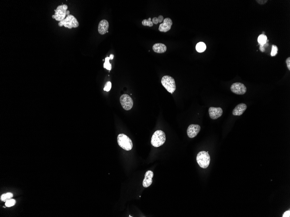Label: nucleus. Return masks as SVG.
<instances>
[{
  "label": "nucleus",
  "instance_id": "obj_1",
  "mask_svg": "<svg viewBox=\"0 0 290 217\" xmlns=\"http://www.w3.org/2000/svg\"><path fill=\"white\" fill-rule=\"evenodd\" d=\"M166 140V134L163 131L158 130L155 132L151 138V144L156 147L161 146Z\"/></svg>",
  "mask_w": 290,
  "mask_h": 217
},
{
  "label": "nucleus",
  "instance_id": "obj_2",
  "mask_svg": "<svg viewBox=\"0 0 290 217\" xmlns=\"http://www.w3.org/2000/svg\"><path fill=\"white\" fill-rule=\"evenodd\" d=\"M197 160L201 168L203 169L208 168L210 163V157L209 152L205 151L199 152L197 155Z\"/></svg>",
  "mask_w": 290,
  "mask_h": 217
},
{
  "label": "nucleus",
  "instance_id": "obj_3",
  "mask_svg": "<svg viewBox=\"0 0 290 217\" xmlns=\"http://www.w3.org/2000/svg\"><path fill=\"white\" fill-rule=\"evenodd\" d=\"M117 142L119 146L125 151H130L133 147L131 140L124 134H119L117 137Z\"/></svg>",
  "mask_w": 290,
  "mask_h": 217
},
{
  "label": "nucleus",
  "instance_id": "obj_4",
  "mask_svg": "<svg viewBox=\"0 0 290 217\" xmlns=\"http://www.w3.org/2000/svg\"><path fill=\"white\" fill-rule=\"evenodd\" d=\"M58 26L60 27H62L63 26L64 27L70 29L72 28L78 27L79 23L74 16L71 14H69L64 20L59 22Z\"/></svg>",
  "mask_w": 290,
  "mask_h": 217
},
{
  "label": "nucleus",
  "instance_id": "obj_5",
  "mask_svg": "<svg viewBox=\"0 0 290 217\" xmlns=\"http://www.w3.org/2000/svg\"><path fill=\"white\" fill-rule=\"evenodd\" d=\"M161 83L166 90L171 94H173L176 90L175 81L169 75L163 76L162 79Z\"/></svg>",
  "mask_w": 290,
  "mask_h": 217
},
{
  "label": "nucleus",
  "instance_id": "obj_6",
  "mask_svg": "<svg viewBox=\"0 0 290 217\" xmlns=\"http://www.w3.org/2000/svg\"><path fill=\"white\" fill-rule=\"evenodd\" d=\"M68 9V6L67 5H63L58 6L57 9L55 10V14L52 15V18L55 19L57 21H61L63 20L66 18Z\"/></svg>",
  "mask_w": 290,
  "mask_h": 217
},
{
  "label": "nucleus",
  "instance_id": "obj_7",
  "mask_svg": "<svg viewBox=\"0 0 290 217\" xmlns=\"http://www.w3.org/2000/svg\"><path fill=\"white\" fill-rule=\"evenodd\" d=\"M120 102L123 108L125 110H130L133 107V100L131 97L127 94H124L121 96Z\"/></svg>",
  "mask_w": 290,
  "mask_h": 217
},
{
  "label": "nucleus",
  "instance_id": "obj_8",
  "mask_svg": "<svg viewBox=\"0 0 290 217\" xmlns=\"http://www.w3.org/2000/svg\"><path fill=\"white\" fill-rule=\"evenodd\" d=\"M231 91L237 95H242L245 94L247 91L246 86L240 82L233 83L231 87Z\"/></svg>",
  "mask_w": 290,
  "mask_h": 217
},
{
  "label": "nucleus",
  "instance_id": "obj_9",
  "mask_svg": "<svg viewBox=\"0 0 290 217\" xmlns=\"http://www.w3.org/2000/svg\"><path fill=\"white\" fill-rule=\"evenodd\" d=\"M201 130V127L198 124H191L188 126L187 130L188 136L189 138H192L198 135Z\"/></svg>",
  "mask_w": 290,
  "mask_h": 217
},
{
  "label": "nucleus",
  "instance_id": "obj_10",
  "mask_svg": "<svg viewBox=\"0 0 290 217\" xmlns=\"http://www.w3.org/2000/svg\"><path fill=\"white\" fill-rule=\"evenodd\" d=\"M173 25V21L169 18H166L163 21V23L159 26V30L162 32H166L171 29Z\"/></svg>",
  "mask_w": 290,
  "mask_h": 217
},
{
  "label": "nucleus",
  "instance_id": "obj_11",
  "mask_svg": "<svg viewBox=\"0 0 290 217\" xmlns=\"http://www.w3.org/2000/svg\"><path fill=\"white\" fill-rule=\"evenodd\" d=\"M210 117L213 120L218 119L222 115L223 110L221 108L210 107L209 109Z\"/></svg>",
  "mask_w": 290,
  "mask_h": 217
},
{
  "label": "nucleus",
  "instance_id": "obj_12",
  "mask_svg": "<svg viewBox=\"0 0 290 217\" xmlns=\"http://www.w3.org/2000/svg\"><path fill=\"white\" fill-rule=\"evenodd\" d=\"M154 176V172L152 171L148 170L146 172L145 175V178L143 182V186L144 187L147 188L150 186L153 182L152 178Z\"/></svg>",
  "mask_w": 290,
  "mask_h": 217
},
{
  "label": "nucleus",
  "instance_id": "obj_13",
  "mask_svg": "<svg viewBox=\"0 0 290 217\" xmlns=\"http://www.w3.org/2000/svg\"><path fill=\"white\" fill-rule=\"evenodd\" d=\"M109 27V22L106 20H102L98 25V32L101 35H104L107 33Z\"/></svg>",
  "mask_w": 290,
  "mask_h": 217
},
{
  "label": "nucleus",
  "instance_id": "obj_14",
  "mask_svg": "<svg viewBox=\"0 0 290 217\" xmlns=\"http://www.w3.org/2000/svg\"><path fill=\"white\" fill-rule=\"evenodd\" d=\"M247 106L244 103H241L236 106L232 111V114L235 116L242 115L246 110Z\"/></svg>",
  "mask_w": 290,
  "mask_h": 217
},
{
  "label": "nucleus",
  "instance_id": "obj_15",
  "mask_svg": "<svg viewBox=\"0 0 290 217\" xmlns=\"http://www.w3.org/2000/svg\"><path fill=\"white\" fill-rule=\"evenodd\" d=\"M153 50L155 53L163 54L166 51L167 47L165 44L162 43H156L153 46Z\"/></svg>",
  "mask_w": 290,
  "mask_h": 217
},
{
  "label": "nucleus",
  "instance_id": "obj_16",
  "mask_svg": "<svg viewBox=\"0 0 290 217\" xmlns=\"http://www.w3.org/2000/svg\"><path fill=\"white\" fill-rule=\"evenodd\" d=\"M206 46L203 42H199L198 43L196 46V50L197 52L202 53L206 50Z\"/></svg>",
  "mask_w": 290,
  "mask_h": 217
},
{
  "label": "nucleus",
  "instance_id": "obj_17",
  "mask_svg": "<svg viewBox=\"0 0 290 217\" xmlns=\"http://www.w3.org/2000/svg\"><path fill=\"white\" fill-rule=\"evenodd\" d=\"M267 37L264 34H261L259 36L258 39V41L259 44L260 45H265L267 41Z\"/></svg>",
  "mask_w": 290,
  "mask_h": 217
},
{
  "label": "nucleus",
  "instance_id": "obj_18",
  "mask_svg": "<svg viewBox=\"0 0 290 217\" xmlns=\"http://www.w3.org/2000/svg\"><path fill=\"white\" fill-rule=\"evenodd\" d=\"M111 60L110 57H106L105 59V62L104 64V68H106L109 71H111L112 69V65L110 62V60Z\"/></svg>",
  "mask_w": 290,
  "mask_h": 217
},
{
  "label": "nucleus",
  "instance_id": "obj_19",
  "mask_svg": "<svg viewBox=\"0 0 290 217\" xmlns=\"http://www.w3.org/2000/svg\"><path fill=\"white\" fill-rule=\"evenodd\" d=\"M13 195L12 193H7L2 195L1 197V199L2 201H7L13 197Z\"/></svg>",
  "mask_w": 290,
  "mask_h": 217
},
{
  "label": "nucleus",
  "instance_id": "obj_20",
  "mask_svg": "<svg viewBox=\"0 0 290 217\" xmlns=\"http://www.w3.org/2000/svg\"><path fill=\"white\" fill-rule=\"evenodd\" d=\"M142 24L144 26H148L152 27L154 26V23L151 21V18H149L148 20L144 19L142 21Z\"/></svg>",
  "mask_w": 290,
  "mask_h": 217
},
{
  "label": "nucleus",
  "instance_id": "obj_21",
  "mask_svg": "<svg viewBox=\"0 0 290 217\" xmlns=\"http://www.w3.org/2000/svg\"><path fill=\"white\" fill-rule=\"evenodd\" d=\"M164 20V18L162 15H160L158 18L154 17L152 19V22L155 24H157L159 23H161Z\"/></svg>",
  "mask_w": 290,
  "mask_h": 217
},
{
  "label": "nucleus",
  "instance_id": "obj_22",
  "mask_svg": "<svg viewBox=\"0 0 290 217\" xmlns=\"http://www.w3.org/2000/svg\"><path fill=\"white\" fill-rule=\"evenodd\" d=\"M15 203H16V201L15 200L13 199H10L6 201L5 205L7 207H10L14 205Z\"/></svg>",
  "mask_w": 290,
  "mask_h": 217
},
{
  "label": "nucleus",
  "instance_id": "obj_23",
  "mask_svg": "<svg viewBox=\"0 0 290 217\" xmlns=\"http://www.w3.org/2000/svg\"><path fill=\"white\" fill-rule=\"evenodd\" d=\"M278 48L275 45H272V52H271V55L272 56H274L278 54Z\"/></svg>",
  "mask_w": 290,
  "mask_h": 217
},
{
  "label": "nucleus",
  "instance_id": "obj_24",
  "mask_svg": "<svg viewBox=\"0 0 290 217\" xmlns=\"http://www.w3.org/2000/svg\"><path fill=\"white\" fill-rule=\"evenodd\" d=\"M112 84L111 81H109L106 83L105 85L104 88V91L106 92H109L111 89Z\"/></svg>",
  "mask_w": 290,
  "mask_h": 217
},
{
  "label": "nucleus",
  "instance_id": "obj_25",
  "mask_svg": "<svg viewBox=\"0 0 290 217\" xmlns=\"http://www.w3.org/2000/svg\"><path fill=\"white\" fill-rule=\"evenodd\" d=\"M283 217H290V210H289L288 211H286L284 214H283Z\"/></svg>",
  "mask_w": 290,
  "mask_h": 217
},
{
  "label": "nucleus",
  "instance_id": "obj_26",
  "mask_svg": "<svg viewBox=\"0 0 290 217\" xmlns=\"http://www.w3.org/2000/svg\"><path fill=\"white\" fill-rule=\"evenodd\" d=\"M286 64L289 70H290V58L288 57L286 60Z\"/></svg>",
  "mask_w": 290,
  "mask_h": 217
},
{
  "label": "nucleus",
  "instance_id": "obj_27",
  "mask_svg": "<svg viewBox=\"0 0 290 217\" xmlns=\"http://www.w3.org/2000/svg\"><path fill=\"white\" fill-rule=\"evenodd\" d=\"M256 1L258 3H259V4H260V5H264V4H265L266 2H267V1L266 0H265V1H263V0H259H259H257V1Z\"/></svg>",
  "mask_w": 290,
  "mask_h": 217
},
{
  "label": "nucleus",
  "instance_id": "obj_28",
  "mask_svg": "<svg viewBox=\"0 0 290 217\" xmlns=\"http://www.w3.org/2000/svg\"><path fill=\"white\" fill-rule=\"evenodd\" d=\"M260 50L262 52H264L265 51V48H264V45H260Z\"/></svg>",
  "mask_w": 290,
  "mask_h": 217
},
{
  "label": "nucleus",
  "instance_id": "obj_29",
  "mask_svg": "<svg viewBox=\"0 0 290 217\" xmlns=\"http://www.w3.org/2000/svg\"><path fill=\"white\" fill-rule=\"evenodd\" d=\"M109 57H110V59H111V60H113V58H114V55L113 54H111L110 55V56Z\"/></svg>",
  "mask_w": 290,
  "mask_h": 217
},
{
  "label": "nucleus",
  "instance_id": "obj_30",
  "mask_svg": "<svg viewBox=\"0 0 290 217\" xmlns=\"http://www.w3.org/2000/svg\"><path fill=\"white\" fill-rule=\"evenodd\" d=\"M69 14H70V11H67V16H68V15H69Z\"/></svg>",
  "mask_w": 290,
  "mask_h": 217
}]
</instances>
